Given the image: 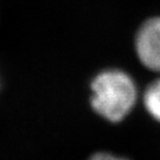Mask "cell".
Instances as JSON below:
<instances>
[{"instance_id": "obj_1", "label": "cell", "mask_w": 160, "mask_h": 160, "mask_svg": "<svg viewBox=\"0 0 160 160\" xmlns=\"http://www.w3.org/2000/svg\"><path fill=\"white\" fill-rule=\"evenodd\" d=\"M92 90L94 110L110 122L123 120L137 102V86L122 70L110 69L100 72L92 80Z\"/></svg>"}, {"instance_id": "obj_3", "label": "cell", "mask_w": 160, "mask_h": 160, "mask_svg": "<svg viewBox=\"0 0 160 160\" xmlns=\"http://www.w3.org/2000/svg\"><path fill=\"white\" fill-rule=\"evenodd\" d=\"M143 104L149 115L160 122V78L147 87L143 94Z\"/></svg>"}, {"instance_id": "obj_4", "label": "cell", "mask_w": 160, "mask_h": 160, "mask_svg": "<svg viewBox=\"0 0 160 160\" xmlns=\"http://www.w3.org/2000/svg\"><path fill=\"white\" fill-rule=\"evenodd\" d=\"M88 160H128L127 158L123 157H119L113 153H108V152H97L95 154H92Z\"/></svg>"}, {"instance_id": "obj_2", "label": "cell", "mask_w": 160, "mask_h": 160, "mask_svg": "<svg viewBox=\"0 0 160 160\" xmlns=\"http://www.w3.org/2000/svg\"><path fill=\"white\" fill-rule=\"evenodd\" d=\"M135 49L140 62L153 71H160V17L149 19L139 29Z\"/></svg>"}]
</instances>
